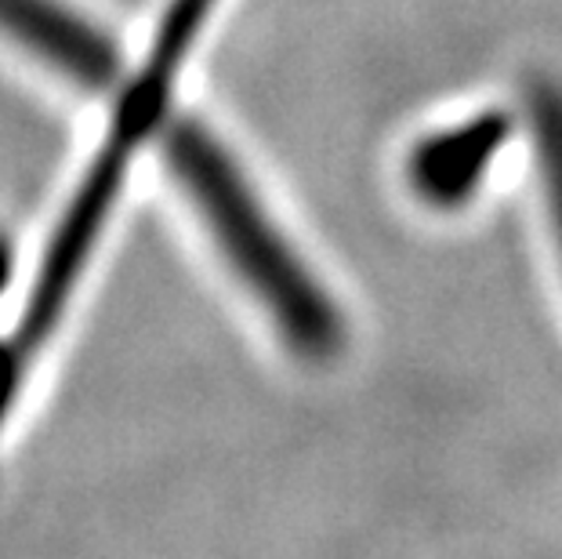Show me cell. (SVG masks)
Segmentation results:
<instances>
[{
    "label": "cell",
    "instance_id": "obj_1",
    "mask_svg": "<svg viewBox=\"0 0 562 559\" xmlns=\"http://www.w3.org/2000/svg\"><path fill=\"white\" fill-rule=\"evenodd\" d=\"M211 4L214 0H175V4L167 8L157 41H153V52L146 58V69H142V77L124 91L121 110L113 116L110 138H105V146L99 149L88 178H83V186L77 189L74 204H69V211L52 236V247H47V255H44V266L30 291L19 331L8 342H0L22 371H26V364L37 356L47 335L55 331V320L63 313L83 261H88L94 241H99L102 222L110 215L113 200L124 186L131 153H135L142 146V138L157 127L167 105V91H171V80L178 74V63L186 58L189 44L196 41Z\"/></svg>",
    "mask_w": 562,
    "mask_h": 559
},
{
    "label": "cell",
    "instance_id": "obj_3",
    "mask_svg": "<svg viewBox=\"0 0 562 559\" xmlns=\"http://www.w3.org/2000/svg\"><path fill=\"white\" fill-rule=\"evenodd\" d=\"M0 30L80 85L102 88L116 77L113 44L58 0H0Z\"/></svg>",
    "mask_w": 562,
    "mask_h": 559
},
{
    "label": "cell",
    "instance_id": "obj_2",
    "mask_svg": "<svg viewBox=\"0 0 562 559\" xmlns=\"http://www.w3.org/2000/svg\"><path fill=\"white\" fill-rule=\"evenodd\" d=\"M167 160L186 193L200 204L233 269L280 324L283 338L316 360L338 349L341 324L334 305L261 215L258 200L250 197L240 171L233 168L218 142L193 121H182L167 131Z\"/></svg>",
    "mask_w": 562,
    "mask_h": 559
},
{
    "label": "cell",
    "instance_id": "obj_4",
    "mask_svg": "<svg viewBox=\"0 0 562 559\" xmlns=\"http://www.w3.org/2000/svg\"><path fill=\"white\" fill-rule=\"evenodd\" d=\"M508 138L505 113H483L475 121L439 131V135L417 142L411 157V186L417 197L436 208L464 204L480 189L486 168Z\"/></svg>",
    "mask_w": 562,
    "mask_h": 559
},
{
    "label": "cell",
    "instance_id": "obj_6",
    "mask_svg": "<svg viewBox=\"0 0 562 559\" xmlns=\"http://www.w3.org/2000/svg\"><path fill=\"white\" fill-rule=\"evenodd\" d=\"M8 272H11V258H8V247L0 244V288L8 283Z\"/></svg>",
    "mask_w": 562,
    "mask_h": 559
},
{
    "label": "cell",
    "instance_id": "obj_5",
    "mask_svg": "<svg viewBox=\"0 0 562 559\" xmlns=\"http://www.w3.org/2000/svg\"><path fill=\"white\" fill-rule=\"evenodd\" d=\"M530 113H533L537 153H541V171L548 186V204H552V219L562 247V88L552 85V80H537Z\"/></svg>",
    "mask_w": 562,
    "mask_h": 559
}]
</instances>
